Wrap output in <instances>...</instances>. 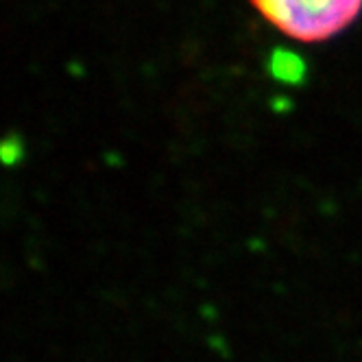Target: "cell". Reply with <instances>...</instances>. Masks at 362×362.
I'll list each match as a JSON object with an SVG mask.
<instances>
[{
	"label": "cell",
	"mask_w": 362,
	"mask_h": 362,
	"mask_svg": "<svg viewBox=\"0 0 362 362\" xmlns=\"http://www.w3.org/2000/svg\"><path fill=\"white\" fill-rule=\"evenodd\" d=\"M269 27L299 44H323L345 33L362 13V0H249Z\"/></svg>",
	"instance_id": "cell-1"
}]
</instances>
